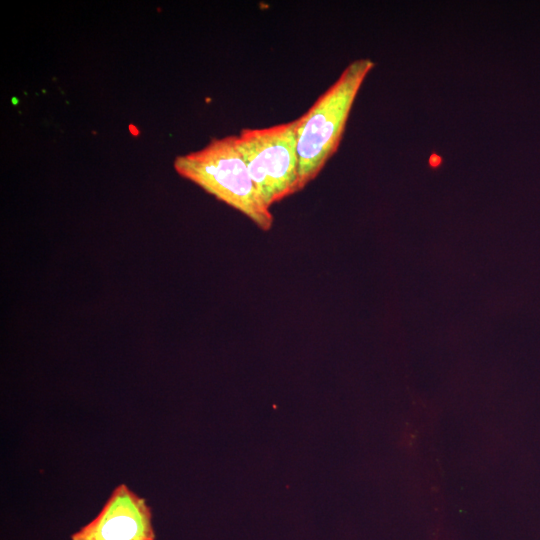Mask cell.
Returning a JSON list of instances; mask_svg holds the SVG:
<instances>
[{
    "instance_id": "6da1fadb",
    "label": "cell",
    "mask_w": 540,
    "mask_h": 540,
    "mask_svg": "<svg viewBox=\"0 0 540 540\" xmlns=\"http://www.w3.org/2000/svg\"><path fill=\"white\" fill-rule=\"evenodd\" d=\"M374 65L370 59L351 62L296 119L300 190L320 173L337 151L355 98Z\"/></svg>"
},
{
    "instance_id": "7a4b0ae2",
    "label": "cell",
    "mask_w": 540,
    "mask_h": 540,
    "mask_svg": "<svg viewBox=\"0 0 540 540\" xmlns=\"http://www.w3.org/2000/svg\"><path fill=\"white\" fill-rule=\"evenodd\" d=\"M174 168L220 201L238 210L260 229L272 227L273 216L260 197L236 136L212 139L204 148L178 156Z\"/></svg>"
},
{
    "instance_id": "3957f363",
    "label": "cell",
    "mask_w": 540,
    "mask_h": 540,
    "mask_svg": "<svg viewBox=\"0 0 540 540\" xmlns=\"http://www.w3.org/2000/svg\"><path fill=\"white\" fill-rule=\"evenodd\" d=\"M236 144L268 208L300 191L296 120L243 129L236 135Z\"/></svg>"
},
{
    "instance_id": "277c9868",
    "label": "cell",
    "mask_w": 540,
    "mask_h": 540,
    "mask_svg": "<svg viewBox=\"0 0 540 540\" xmlns=\"http://www.w3.org/2000/svg\"><path fill=\"white\" fill-rule=\"evenodd\" d=\"M152 510L146 499L121 483L98 514L71 540H155Z\"/></svg>"
}]
</instances>
